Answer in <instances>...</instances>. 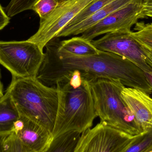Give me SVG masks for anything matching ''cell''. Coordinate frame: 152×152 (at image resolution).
Wrapping results in <instances>:
<instances>
[{
	"instance_id": "cell-1",
	"label": "cell",
	"mask_w": 152,
	"mask_h": 152,
	"mask_svg": "<svg viewBox=\"0 0 152 152\" xmlns=\"http://www.w3.org/2000/svg\"><path fill=\"white\" fill-rule=\"evenodd\" d=\"M45 47L44 60L36 78L46 86L55 87L57 81L78 70L89 81L99 78L119 80L125 86L141 89L149 95L152 93L143 71L124 57L102 51L86 56L65 54L57 50L55 38Z\"/></svg>"
},
{
	"instance_id": "cell-2",
	"label": "cell",
	"mask_w": 152,
	"mask_h": 152,
	"mask_svg": "<svg viewBox=\"0 0 152 152\" xmlns=\"http://www.w3.org/2000/svg\"><path fill=\"white\" fill-rule=\"evenodd\" d=\"M58 111L53 138L69 132L82 134L97 117L90 81L75 70L57 81Z\"/></svg>"
},
{
	"instance_id": "cell-3",
	"label": "cell",
	"mask_w": 152,
	"mask_h": 152,
	"mask_svg": "<svg viewBox=\"0 0 152 152\" xmlns=\"http://www.w3.org/2000/svg\"><path fill=\"white\" fill-rule=\"evenodd\" d=\"M8 90L20 115L39 124L52 135L58 103L56 87L44 85L36 77L12 76Z\"/></svg>"
},
{
	"instance_id": "cell-4",
	"label": "cell",
	"mask_w": 152,
	"mask_h": 152,
	"mask_svg": "<svg viewBox=\"0 0 152 152\" xmlns=\"http://www.w3.org/2000/svg\"><path fill=\"white\" fill-rule=\"evenodd\" d=\"M97 117L101 121L130 136L145 133L137 123L121 96L124 84L119 80L99 78L90 81Z\"/></svg>"
},
{
	"instance_id": "cell-5",
	"label": "cell",
	"mask_w": 152,
	"mask_h": 152,
	"mask_svg": "<svg viewBox=\"0 0 152 152\" xmlns=\"http://www.w3.org/2000/svg\"><path fill=\"white\" fill-rule=\"evenodd\" d=\"M45 53L37 45L26 41H0V63L20 78L36 77Z\"/></svg>"
},
{
	"instance_id": "cell-6",
	"label": "cell",
	"mask_w": 152,
	"mask_h": 152,
	"mask_svg": "<svg viewBox=\"0 0 152 152\" xmlns=\"http://www.w3.org/2000/svg\"><path fill=\"white\" fill-rule=\"evenodd\" d=\"M135 137L101 121L81 134L75 152H122Z\"/></svg>"
},
{
	"instance_id": "cell-7",
	"label": "cell",
	"mask_w": 152,
	"mask_h": 152,
	"mask_svg": "<svg viewBox=\"0 0 152 152\" xmlns=\"http://www.w3.org/2000/svg\"><path fill=\"white\" fill-rule=\"evenodd\" d=\"M93 0H61L56 9L44 20L40 21L37 32L28 41L43 50L46 45Z\"/></svg>"
},
{
	"instance_id": "cell-8",
	"label": "cell",
	"mask_w": 152,
	"mask_h": 152,
	"mask_svg": "<svg viewBox=\"0 0 152 152\" xmlns=\"http://www.w3.org/2000/svg\"><path fill=\"white\" fill-rule=\"evenodd\" d=\"M131 32V30L114 31L91 42L99 50L112 53L124 57L136 65L143 72L149 71L152 66L148 63L142 45L132 37Z\"/></svg>"
},
{
	"instance_id": "cell-9",
	"label": "cell",
	"mask_w": 152,
	"mask_h": 152,
	"mask_svg": "<svg viewBox=\"0 0 152 152\" xmlns=\"http://www.w3.org/2000/svg\"><path fill=\"white\" fill-rule=\"evenodd\" d=\"M144 0L133 1L110 13L81 34V37L92 42L97 37L114 31H130L138 20L144 18Z\"/></svg>"
},
{
	"instance_id": "cell-10",
	"label": "cell",
	"mask_w": 152,
	"mask_h": 152,
	"mask_svg": "<svg viewBox=\"0 0 152 152\" xmlns=\"http://www.w3.org/2000/svg\"><path fill=\"white\" fill-rule=\"evenodd\" d=\"M13 133L28 152L44 151L53 139L52 134L45 129L21 115L15 123Z\"/></svg>"
},
{
	"instance_id": "cell-11",
	"label": "cell",
	"mask_w": 152,
	"mask_h": 152,
	"mask_svg": "<svg viewBox=\"0 0 152 152\" xmlns=\"http://www.w3.org/2000/svg\"><path fill=\"white\" fill-rule=\"evenodd\" d=\"M121 96L138 126L144 131L152 130V98L138 88L125 87Z\"/></svg>"
},
{
	"instance_id": "cell-12",
	"label": "cell",
	"mask_w": 152,
	"mask_h": 152,
	"mask_svg": "<svg viewBox=\"0 0 152 152\" xmlns=\"http://www.w3.org/2000/svg\"><path fill=\"white\" fill-rule=\"evenodd\" d=\"M20 115L7 89L0 98V138L13 133Z\"/></svg>"
},
{
	"instance_id": "cell-13",
	"label": "cell",
	"mask_w": 152,
	"mask_h": 152,
	"mask_svg": "<svg viewBox=\"0 0 152 152\" xmlns=\"http://www.w3.org/2000/svg\"><path fill=\"white\" fill-rule=\"evenodd\" d=\"M55 45L58 52L72 56H88L97 54L100 52L92 42L81 36L72 37L61 42L55 40Z\"/></svg>"
},
{
	"instance_id": "cell-14",
	"label": "cell",
	"mask_w": 152,
	"mask_h": 152,
	"mask_svg": "<svg viewBox=\"0 0 152 152\" xmlns=\"http://www.w3.org/2000/svg\"><path fill=\"white\" fill-rule=\"evenodd\" d=\"M81 134L72 132L53 138L46 150L43 152H75Z\"/></svg>"
},
{
	"instance_id": "cell-15",
	"label": "cell",
	"mask_w": 152,
	"mask_h": 152,
	"mask_svg": "<svg viewBox=\"0 0 152 152\" xmlns=\"http://www.w3.org/2000/svg\"><path fill=\"white\" fill-rule=\"evenodd\" d=\"M131 32L132 37L142 46L152 51V23L137 22Z\"/></svg>"
},
{
	"instance_id": "cell-16",
	"label": "cell",
	"mask_w": 152,
	"mask_h": 152,
	"mask_svg": "<svg viewBox=\"0 0 152 152\" xmlns=\"http://www.w3.org/2000/svg\"><path fill=\"white\" fill-rule=\"evenodd\" d=\"M152 148V130L135 137L122 152H147Z\"/></svg>"
},
{
	"instance_id": "cell-17",
	"label": "cell",
	"mask_w": 152,
	"mask_h": 152,
	"mask_svg": "<svg viewBox=\"0 0 152 152\" xmlns=\"http://www.w3.org/2000/svg\"><path fill=\"white\" fill-rule=\"evenodd\" d=\"M61 0H38L32 10L40 17V21L46 19L54 10Z\"/></svg>"
},
{
	"instance_id": "cell-18",
	"label": "cell",
	"mask_w": 152,
	"mask_h": 152,
	"mask_svg": "<svg viewBox=\"0 0 152 152\" xmlns=\"http://www.w3.org/2000/svg\"><path fill=\"white\" fill-rule=\"evenodd\" d=\"M0 140L3 152H28L14 133L1 137Z\"/></svg>"
},
{
	"instance_id": "cell-19",
	"label": "cell",
	"mask_w": 152,
	"mask_h": 152,
	"mask_svg": "<svg viewBox=\"0 0 152 152\" xmlns=\"http://www.w3.org/2000/svg\"><path fill=\"white\" fill-rule=\"evenodd\" d=\"M38 0H11L5 8L6 13L9 17H12L22 12L32 10Z\"/></svg>"
},
{
	"instance_id": "cell-20",
	"label": "cell",
	"mask_w": 152,
	"mask_h": 152,
	"mask_svg": "<svg viewBox=\"0 0 152 152\" xmlns=\"http://www.w3.org/2000/svg\"><path fill=\"white\" fill-rule=\"evenodd\" d=\"M143 6L144 18L149 17L152 18V0H144Z\"/></svg>"
},
{
	"instance_id": "cell-21",
	"label": "cell",
	"mask_w": 152,
	"mask_h": 152,
	"mask_svg": "<svg viewBox=\"0 0 152 152\" xmlns=\"http://www.w3.org/2000/svg\"><path fill=\"white\" fill-rule=\"evenodd\" d=\"M10 18L0 4V30L4 28L10 23Z\"/></svg>"
},
{
	"instance_id": "cell-22",
	"label": "cell",
	"mask_w": 152,
	"mask_h": 152,
	"mask_svg": "<svg viewBox=\"0 0 152 152\" xmlns=\"http://www.w3.org/2000/svg\"><path fill=\"white\" fill-rule=\"evenodd\" d=\"M144 73L145 77H146L148 83L152 88V67L149 71L144 72Z\"/></svg>"
},
{
	"instance_id": "cell-23",
	"label": "cell",
	"mask_w": 152,
	"mask_h": 152,
	"mask_svg": "<svg viewBox=\"0 0 152 152\" xmlns=\"http://www.w3.org/2000/svg\"><path fill=\"white\" fill-rule=\"evenodd\" d=\"M142 47L143 49L144 50L146 54V56H147V61H148V63L150 66L152 67V51L147 50L146 48L143 47V46H142Z\"/></svg>"
},
{
	"instance_id": "cell-24",
	"label": "cell",
	"mask_w": 152,
	"mask_h": 152,
	"mask_svg": "<svg viewBox=\"0 0 152 152\" xmlns=\"http://www.w3.org/2000/svg\"><path fill=\"white\" fill-rule=\"evenodd\" d=\"M3 86L1 81V75H0V98L3 96Z\"/></svg>"
},
{
	"instance_id": "cell-25",
	"label": "cell",
	"mask_w": 152,
	"mask_h": 152,
	"mask_svg": "<svg viewBox=\"0 0 152 152\" xmlns=\"http://www.w3.org/2000/svg\"><path fill=\"white\" fill-rule=\"evenodd\" d=\"M0 152H3L2 150L1 146V140H0Z\"/></svg>"
},
{
	"instance_id": "cell-26",
	"label": "cell",
	"mask_w": 152,
	"mask_h": 152,
	"mask_svg": "<svg viewBox=\"0 0 152 152\" xmlns=\"http://www.w3.org/2000/svg\"><path fill=\"white\" fill-rule=\"evenodd\" d=\"M147 152H152V148H151V149L149 150Z\"/></svg>"
}]
</instances>
